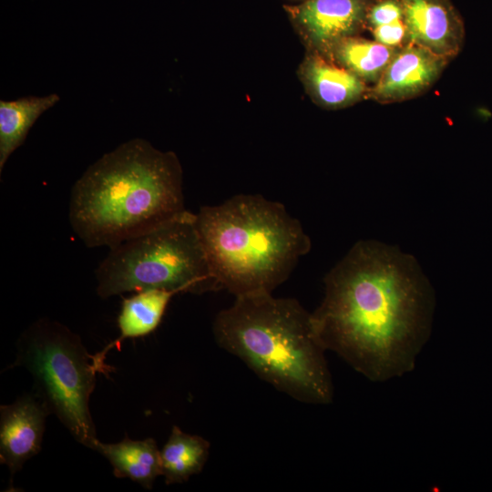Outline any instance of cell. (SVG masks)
I'll use <instances>...</instances> for the list:
<instances>
[{"label": "cell", "mask_w": 492, "mask_h": 492, "mask_svg": "<svg viewBox=\"0 0 492 492\" xmlns=\"http://www.w3.org/2000/svg\"><path fill=\"white\" fill-rule=\"evenodd\" d=\"M210 446L202 436L185 433L174 425L160 450L162 476L166 484L183 483L200 473L208 459Z\"/></svg>", "instance_id": "cell-15"}, {"label": "cell", "mask_w": 492, "mask_h": 492, "mask_svg": "<svg viewBox=\"0 0 492 492\" xmlns=\"http://www.w3.org/2000/svg\"><path fill=\"white\" fill-rule=\"evenodd\" d=\"M450 60L412 43L399 47L367 97L388 104L418 97L439 78Z\"/></svg>", "instance_id": "cell-8"}, {"label": "cell", "mask_w": 492, "mask_h": 492, "mask_svg": "<svg viewBox=\"0 0 492 492\" xmlns=\"http://www.w3.org/2000/svg\"><path fill=\"white\" fill-rule=\"evenodd\" d=\"M406 43L451 60L465 41V26L450 0H400Z\"/></svg>", "instance_id": "cell-9"}, {"label": "cell", "mask_w": 492, "mask_h": 492, "mask_svg": "<svg viewBox=\"0 0 492 492\" xmlns=\"http://www.w3.org/2000/svg\"><path fill=\"white\" fill-rule=\"evenodd\" d=\"M373 2L306 0L285 9L313 51L326 57L340 40L358 36L367 26V14Z\"/></svg>", "instance_id": "cell-7"}, {"label": "cell", "mask_w": 492, "mask_h": 492, "mask_svg": "<svg viewBox=\"0 0 492 492\" xmlns=\"http://www.w3.org/2000/svg\"><path fill=\"white\" fill-rule=\"evenodd\" d=\"M216 343L260 378L293 399L328 405L333 384L312 313L293 298L236 296L213 322Z\"/></svg>", "instance_id": "cell-3"}, {"label": "cell", "mask_w": 492, "mask_h": 492, "mask_svg": "<svg viewBox=\"0 0 492 492\" xmlns=\"http://www.w3.org/2000/svg\"><path fill=\"white\" fill-rule=\"evenodd\" d=\"M195 224L219 290L235 297L272 293L311 249L301 222L261 195L203 206Z\"/></svg>", "instance_id": "cell-4"}, {"label": "cell", "mask_w": 492, "mask_h": 492, "mask_svg": "<svg viewBox=\"0 0 492 492\" xmlns=\"http://www.w3.org/2000/svg\"><path fill=\"white\" fill-rule=\"evenodd\" d=\"M195 219L196 213L187 210L109 248L95 272L97 295L108 299L149 289L177 293L218 291Z\"/></svg>", "instance_id": "cell-5"}, {"label": "cell", "mask_w": 492, "mask_h": 492, "mask_svg": "<svg viewBox=\"0 0 492 492\" xmlns=\"http://www.w3.org/2000/svg\"><path fill=\"white\" fill-rule=\"evenodd\" d=\"M92 450L101 454L112 466L113 475L129 478L146 489L162 476L160 450L153 438L132 440L128 436L113 444L96 440Z\"/></svg>", "instance_id": "cell-13"}, {"label": "cell", "mask_w": 492, "mask_h": 492, "mask_svg": "<svg viewBox=\"0 0 492 492\" xmlns=\"http://www.w3.org/2000/svg\"><path fill=\"white\" fill-rule=\"evenodd\" d=\"M404 19L400 0H374L368 14L367 26L372 28Z\"/></svg>", "instance_id": "cell-17"}, {"label": "cell", "mask_w": 492, "mask_h": 492, "mask_svg": "<svg viewBox=\"0 0 492 492\" xmlns=\"http://www.w3.org/2000/svg\"><path fill=\"white\" fill-rule=\"evenodd\" d=\"M435 304L414 258L367 241L326 274L324 296L312 317L325 351L382 383L415 368L430 337Z\"/></svg>", "instance_id": "cell-1"}, {"label": "cell", "mask_w": 492, "mask_h": 492, "mask_svg": "<svg viewBox=\"0 0 492 492\" xmlns=\"http://www.w3.org/2000/svg\"><path fill=\"white\" fill-rule=\"evenodd\" d=\"M59 99L58 95L49 94L0 101V172L11 154L24 143L36 120Z\"/></svg>", "instance_id": "cell-14"}, {"label": "cell", "mask_w": 492, "mask_h": 492, "mask_svg": "<svg viewBox=\"0 0 492 492\" xmlns=\"http://www.w3.org/2000/svg\"><path fill=\"white\" fill-rule=\"evenodd\" d=\"M398 49L354 36L340 40L326 57L374 85Z\"/></svg>", "instance_id": "cell-16"}, {"label": "cell", "mask_w": 492, "mask_h": 492, "mask_svg": "<svg viewBox=\"0 0 492 492\" xmlns=\"http://www.w3.org/2000/svg\"><path fill=\"white\" fill-rule=\"evenodd\" d=\"M374 40L389 47H401L406 43V29L403 20L372 28Z\"/></svg>", "instance_id": "cell-18"}, {"label": "cell", "mask_w": 492, "mask_h": 492, "mask_svg": "<svg viewBox=\"0 0 492 492\" xmlns=\"http://www.w3.org/2000/svg\"><path fill=\"white\" fill-rule=\"evenodd\" d=\"M14 365L31 374L35 395L49 413L92 449L97 438L88 403L99 372L80 337L56 321L39 319L21 334Z\"/></svg>", "instance_id": "cell-6"}, {"label": "cell", "mask_w": 492, "mask_h": 492, "mask_svg": "<svg viewBox=\"0 0 492 492\" xmlns=\"http://www.w3.org/2000/svg\"><path fill=\"white\" fill-rule=\"evenodd\" d=\"M176 292L165 289H149L137 292L125 298L118 316L119 337L108 343L101 352L93 354L99 373L107 374L105 359L114 347L120 349L125 339L138 338L151 333L160 323L167 306Z\"/></svg>", "instance_id": "cell-12"}, {"label": "cell", "mask_w": 492, "mask_h": 492, "mask_svg": "<svg viewBox=\"0 0 492 492\" xmlns=\"http://www.w3.org/2000/svg\"><path fill=\"white\" fill-rule=\"evenodd\" d=\"M302 72L313 97L326 108L350 106L368 96L369 87L364 80L318 53L307 57Z\"/></svg>", "instance_id": "cell-11"}, {"label": "cell", "mask_w": 492, "mask_h": 492, "mask_svg": "<svg viewBox=\"0 0 492 492\" xmlns=\"http://www.w3.org/2000/svg\"><path fill=\"white\" fill-rule=\"evenodd\" d=\"M48 415L35 394L0 406V463L8 467L10 482L26 461L41 451Z\"/></svg>", "instance_id": "cell-10"}, {"label": "cell", "mask_w": 492, "mask_h": 492, "mask_svg": "<svg viewBox=\"0 0 492 492\" xmlns=\"http://www.w3.org/2000/svg\"><path fill=\"white\" fill-rule=\"evenodd\" d=\"M68 210L73 231L90 248L153 230L188 210L179 159L142 138L124 142L75 182Z\"/></svg>", "instance_id": "cell-2"}]
</instances>
